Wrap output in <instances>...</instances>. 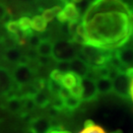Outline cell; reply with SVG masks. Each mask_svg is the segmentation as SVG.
<instances>
[{
	"mask_svg": "<svg viewBox=\"0 0 133 133\" xmlns=\"http://www.w3.org/2000/svg\"><path fill=\"white\" fill-rule=\"evenodd\" d=\"M129 24H130V27L133 30V13L130 14V16H129Z\"/></svg>",
	"mask_w": 133,
	"mask_h": 133,
	"instance_id": "34",
	"label": "cell"
},
{
	"mask_svg": "<svg viewBox=\"0 0 133 133\" xmlns=\"http://www.w3.org/2000/svg\"><path fill=\"white\" fill-rule=\"evenodd\" d=\"M53 43H51L48 39H42L41 43L37 48V53L38 56L43 57H51L52 56Z\"/></svg>",
	"mask_w": 133,
	"mask_h": 133,
	"instance_id": "14",
	"label": "cell"
},
{
	"mask_svg": "<svg viewBox=\"0 0 133 133\" xmlns=\"http://www.w3.org/2000/svg\"><path fill=\"white\" fill-rule=\"evenodd\" d=\"M56 18L57 20L60 22V23H66L67 20H66V17H65V15L63 14V12H62V10L56 15Z\"/></svg>",
	"mask_w": 133,
	"mask_h": 133,
	"instance_id": "31",
	"label": "cell"
},
{
	"mask_svg": "<svg viewBox=\"0 0 133 133\" xmlns=\"http://www.w3.org/2000/svg\"><path fill=\"white\" fill-rule=\"evenodd\" d=\"M25 133H35V132H34L33 130L30 128V127H29V128L27 129V130H26V132H25Z\"/></svg>",
	"mask_w": 133,
	"mask_h": 133,
	"instance_id": "35",
	"label": "cell"
},
{
	"mask_svg": "<svg viewBox=\"0 0 133 133\" xmlns=\"http://www.w3.org/2000/svg\"><path fill=\"white\" fill-rule=\"evenodd\" d=\"M48 133H70V132L66 131V130H63V129H52V130H50Z\"/></svg>",
	"mask_w": 133,
	"mask_h": 133,
	"instance_id": "32",
	"label": "cell"
},
{
	"mask_svg": "<svg viewBox=\"0 0 133 133\" xmlns=\"http://www.w3.org/2000/svg\"><path fill=\"white\" fill-rule=\"evenodd\" d=\"M62 12L65 15L67 22L69 23H78V21L80 19V13L74 3L70 2L65 4L64 8L62 9Z\"/></svg>",
	"mask_w": 133,
	"mask_h": 133,
	"instance_id": "10",
	"label": "cell"
},
{
	"mask_svg": "<svg viewBox=\"0 0 133 133\" xmlns=\"http://www.w3.org/2000/svg\"><path fill=\"white\" fill-rule=\"evenodd\" d=\"M6 29H7V31H8L12 36L17 35L18 33L21 32V31H20L19 24H18L17 21H9V22H7V24H6Z\"/></svg>",
	"mask_w": 133,
	"mask_h": 133,
	"instance_id": "24",
	"label": "cell"
},
{
	"mask_svg": "<svg viewBox=\"0 0 133 133\" xmlns=\"http://www.w3.org/2000/svg\"><path fill=\"white\" fill-rule=\"evenodd\" d=\"M129 16L130 14L117 11L96 14L89 22L83 24L86 29L87 45L104 50L121 48L133 33Z\"/></svg>",
	"mask_w": 133,
	"mask_h": 133,
	"instance_id": "1",
	"label": "cell"
},
{
	"mask_svg": "<svg viewBox=\"0 0 133 133\" xmlns=\"http://www.w3.org/2000/svg\"><path fill=\"white\" fill-rule=\"evenodd\" d=\"M11 75L15 86L19 89L21 87L31 84V81L34 76V70H32L29 65L18 64L15 67Z\"/></svg>",
	"mask_w": 133,
	"mask_h": 133,
	"instance_id": "4",
	"label": "cell"
},
{
	"mask_svg": "<svg viewBox=\"0 0 133 133\" xmlns=\"http://www.w3.org/2000/svg\"><path fill=\"white\" fill-rule=\"evenodd\" d=\"M6 109L12 114H20L23 110V99L18 96H12L6 102Z\"/></svg>",
	"mask_w": 133,
	"mask_h": 133,
	"instance_id": "11",
	"label": "cell"
},
{
	"mask_svg": "<svg viewBox=\"0 0 133 133\" xmlns=\"http://www.w3.org/2000/svg\"><path fill=\"white\" fill-rule=\"evenodd\" d=\"M30 128L35 133H48L52 130L50 118L46 116H37L30 121Z\"/></svg>",
	"mask_w": 133,
	"mask_h": 133,
	"instance_id": "6",
	"label": "cell"
},
{
	"mask_svg": "<svg viewBox=\"0 0 133 133\" xmlns=\"http://www.w3.org/2000/svg\"><path fill=\"white\" fill-rule=\"evenodd\" d=\"M16 87L12 79V75L6 68L0 67V93L8 95Z\"/></svg>",
	"mask_w": 133,
	"mask_h": 133,
	"instance_id": "7",
	"label": "cell"
},
{
	"mask_svg": "<svg viewBox=\"0 0 133 133\" xmlns=\"http://www.w3.org/2000/svg\"><path fill=\"white\" fill-rule=\"evenodd\" d=\"M61 10L62 9L59 7V6H55V7H53V8H51V9H46L43 12L42 17H43V19L46 21V23H48V22L52 21L53 18L56 17V15L58 14Z\"/></svg>",
	"mask_w": 133,
	"mask_h": 133,
	"instance_id": "20",
	"label": "cell"
},
{
	"mask_svg": "<svg viewBox=\"0 0 133 133\" xmlns=\"http://www.w3.org/2000/svg\"><path fill=\"white\" fill-rule=\"evenodd\" d=\"M50 105H51V108L52 109H54L55 111L59 112V111H62L65 109V105H64V100L61 99L59 96L57 97H54L52 99V101H50Z\"/></svg>",
	"mask_w": 133,
	"mask_h": 133,
	"instance_id": "22",
	"label": "cell"
},
{
	"mask_svg": "<svg viewBox=\"0 0 133 133\" xmlns=\"http://www.w3.org/2000/svg\"><path fill=\"white\" fill-rule=\"evenodd\" d=\"M89 71H90V66L85 61L81 60L80 58L75 57L73 60L70 61V72L76 74L80 78L87 77Z\"/></svg>",
	"mask_w": 133,
	"mask_h": 133,
	"instance_id": "8",
	"label": "cell"
},
{
	"mask_svg": "<svg viewBox=\"0 0 133 133\" xmlns=\"http://www.w3.org/2000/svg\"><path fill=\"white\" fill-rule=\"evenodd\" d=\"M21 56H22V54L20 52V50L16 48H8V49H6V51L4 53L5 59L7 61L12 62V63H18Z\"/></svg>",
	"mask_w": 133,
	"mask_h": 133,
	"instance_id": "17",
	"label": "cell"
},
{
	"mask_svg": "<svg viewBox=\"0 0 133 133\" xmlns=\"http://www.w3.org/2000/svg\"><path fill=\"white\" fill-rule=\"evenodd\" d=\"M71 3H80L82 0H70Z\"/></svg>",
	"mask_w": 133,
	"mask_h": 133,
	"instance_id": "36",
	"label": "cell"
},
{
	"mask_svg": "<svg viewBox=\"0 0 133 133\" xmlns=\"http://www.w3.org/2000/svg\"><path fill=\"white\" fill-rule=\"evenodd\" d=\"M17 22H18V24H19L20 31H21V32H27L29 30H32V29H31L32 20L30 19L29 17H22V18H20Z\"/></svg>",
	"mask_w": 133,
	"mask_h": 133,
	"instance_id": "23",
	"label": "cell"
},
{
	"mask_svg": "<svg viewBox=\"0 0 133 133\" xmlns=\"http://www.w3.org/2000/svg\"><path fill=\"white\" fill-rule=\"evenodd\" d=\"M77 27H78V23H69L68 28H67V32L73 37V36L76 35Z\"/></svg>",
	"mask_w": 133,
	"mask_h": 133,
	"instance_id": "28",
	"label": "cell"
},
{
	"mask_svg": "<svg viewBox=\"0 0 133 133\" xmlns=\"http://www.w3.org/2000/svg\"><path fill=\"white\" fill-rule=\"evenodd\" d=\"M121 1H122V0H121Z\"/></svg>",
	"mask_w": 133,
	"mask_h": 133,
	"instance_id": "38",
	"label": "cell"
},
{
	"mask_svg": "<svg viewBox=\"0 0 133 133\" xmlns=\"http://www.w3.org/2000/svg\"><path fill=\"white\" fill-rule=\"evenodd\" d=\"M82 101L79 98H75V97H68L67 99L64 100V105H65V109L68 110H75L80 107Z\"/></svg>",
	"mask_w": 133,
	"mask_h": 133,
	"instance_id": "19",
	"label": "cell"
},
{
	"mask_svg": "<svg viewBox=\"0 0 133 133\" xmlns=\"http://www.w3.org/2000/svg\"><path fill=\"white\" fill-rule=\"evenodd\" d=\"M41 42H42V38H39L38 36H37V35H32V36L28 38V43L32 48H38V45L41 43Z\"/></svg>",
	"mask_w": 133,
	"mask_h": 133,
	"instance_id": "25",
	"label": "cell"
},
{
	"mask_svg": "<svg viewBox=\"0 0 133 133\" xmlns=\"http://www.w3.org/2000/svg\"><path fill=\"white\" fill-rule=\"evenodd\" d=\"M48 27V23L46 21L43 19L42 16H35L32 19V24H31V29L38 32V33H43L45 31V29Z\"/></svg>",
	"mask_w": 133,
	"mask_h": 133,
	"instance_id": "16",
	"label": "cell"
},
{
	"mask_svg": "<svg viewBox=\"0 0 133 133\" xmlns=\"http://www.w3.org/2000/svg\"><path fill=\"white\" fill-rule=\"evenodd\" d=\"M62 74H63V73H61L60 71H58L57 69H54V70L51 71V73H50V79L53 81H55L56 83L59 84V81L61 79Z\"/></svg>",
	"mask_w": 133,
	"mask_h": 133,
	"instance_id": "27",
	"label": "cell"
},
{
	"mask_svg": "<svg viewBox=\"0 0 133 133\" xmlns=\"http://www.w3.org/2000/svg\"><path fill=\"white\" fill-rule=\"evenodd\" d=\"M80 84L82 88V95H81L82 102H92L98 98L99 93L94 79H91L88 77L82 78Z\"/></svg>",
	"mask_w": 133,
	"mask_h": 133,
	"instance_id": "5",
	"label": "cell"
},
{
	"mask_svg": "<svg viewBox=\"0 0 133 133\" xmlns=\"http://www.w3.org/2000/svg\"><path fill=\"white\" fill-rule=\"evenodd\" d=\"M78 133H107L105 131V129L103 127H101L99 125H97L96 123H94L93 121H87L84 125L83 129L81 130L80 132Z\"/></svg>",
	"mask_w": 133,
	"mask_h": 133,
	"instance_id": "18",
	"label": "cell"
},
{
	"mask_svg": "<svg viewBox=\"0 0 133 133\" xmlns=\"http://www.w3.org/2000/svg\"><path fill=\"white\" fill-rule=\"evenodd\" d=\"M46 88H48V94H49V95L53 96V97H57V96L59 95V92H60L62 87L59 85L58 83H56L55 81L49 79V80L46 82Z\"/></svg>",
	"mask_w": 133,
	"mask_h": 133,
	"instance_id": "21",
	"label": "cell"
},
{
	"mask_svg": "<svg viewBox=\"0 0 133 133\" xmlns=\"http://www.w3.org/2000/svg\"><path fill=\"white\" fill-rule=\"evenodd\" d=\"M118 60L121 62L123 66H128L133 64V48H120L115 52Z\"/></svg>",
	"mask_w": 133,
	"mask_h": 133,
	"instance_id": "12",
	"label": "cell"
},
{
	"mask_svg": "<svg viewBox=\"0 0 133 133\" xmlns=\"http://www.w3.org/2000/svg\"><path fill=\"white\" fill-rule=\"evenodd\" d=\"M37 61H38V63L41 64V65H48V64H50V62H51V57L39 56V57H38Z\"/></svg>",
	"mask_w": 133,
	"mask_h": 133,
	"instance_id": "29",
	"label": "cell"
},
{
	"mask_svg": "<svg viewBox=\"0 0 133 133\" xmlns=\"http://www.w3.org/2000/svg\"><path fill=\"white\" fill-rule=\"evenodd\" d=\"M95 82L99 94H101V95H108V94L112 93V82L109 78H108V77H105V78H97Z\"/></svg>",
	"mask_w": 133,
	"mask_h": 133,
	"instance_id": "13",
	"label": "cell"
},
{
	"mask_svg": "<svg viewBox=\"0 0 133 133\" xmlns=\"http://www.w3.org/2000/svg\"><path fill=\"white\" fill-rule=\"evenodd\" d=\"M77 53L73 43L67 41H59L53 43L52 59L56 62H70L76 57Z\"/></svg>",
	"mask_w": 133,
	"mask_h": 133,
	"instance_id": "2",
	"label": "cell"
},
{
	"mask_svg": "<svg viewBox=\"0 0 133 133\" xmlns=\"http://www.w3.org/2000/svg\"><path fill=\"white\" fill-rule=\"evenodd\" d=\"M6 15H7V8L2 3H0V21L4 19Z\"/></svg>",
	"mask_w": 133,
	"mask_h": 133,
	"instance_id": "30",
	"label": "cell"
},
{
	"mask_svg": "<svg viewBox=\"0 0 133 133\" xmlns=\"http://www.w3.org/2000/svg\"><path fill=\"white\" fill-rule=\"evenodd\" d=\"M130 98H131V100L133 102V78L132 80H131V87H130V96H129Z\"/></svg>",
	"mask_w": 133,
	"mask_h": 133,
	"instance_id": "33",
	"label": "cell"
},
{
	"mask_svg": "<svg viewBox=\"0 0 133 133\" xmlns=\"http://www.w3.org/2000/svg\"><path fill=\"white\" fill-rule=\"evenodd\" d=\"M112 82V92L121 98H128L130 96L131 79L125 71H119L117 75L111 80Z\"/></svg>",
	"mask_w": 133,
	"mask_h": 133,
	"instance_id": "3",
	"label": "cell"
},
{
	"mask_svg": "<svg viewBox=\"0 0 133 133\" xmlns=\"http://www.w3.org/2000/svg\"><path fill=\"white\" fill-rule=\"evenodd\" d=\"M33 100L35 102V104H36V107H38V108H46L50 104L51 99H50L49 94H45L43 90L38 92L36 95L34 96Z\"/></svg>",
	"mask_w": 133,
	"mask_h": 133,
	"instance_id": "15",
	"label": "cell"
},
{
	"mask_svg": "<svg viewBox=\"0 0 133 133\" xmlns=\"http://www.w3.org/2000/svg\"><path fill=\"white\" fill-rule=\"evenodd\" d=\"M63 3H65V4H67V3H70V0H61Z\"/></svg>",
	"mask_w": 133,
	"mask_h": 133,
	"instance_id": "37",
	"label": "cell"
},
{
	"mask_svg": "<svg viewBox=\"0 0 133 133\" xmlns=\"http://www.w3.org/2000/svg\"><path fill=\"white\" fill-rule=\"evenodd\" d=\"M57 70L60 71L61 73H66L70 71V62L62 61L57 62Z\"/></svg>",
	"mask_w": 133,
	"mask_h": 133,
	"instance_id": "26",
	"label": "cell"
},
{
	"mask_svg": "<svg viewBox=\"0 0 133 133\" xmlns=\"http://www.w3.org/2000/svg\"><path fill=\"white\" fill-rule=\"evenodd\" d=\"M81 79L79 76H77L76 74L72 73V72H66V73H63L61 76V79L59 81V85L61 86L62 88L67 89L69 91L70 89H72L73 87H75L76 85L80 84Z\"/></svg>",
	"mask_w": 133,
	"mask_h": 133,
	"instance_id": "9",
	"label": "cell"
}]
</instances>
